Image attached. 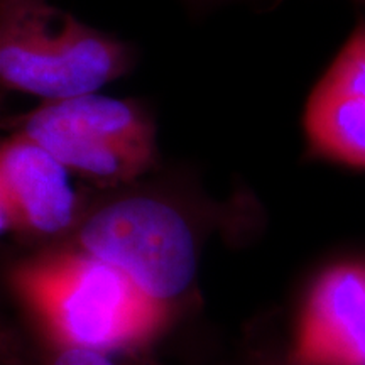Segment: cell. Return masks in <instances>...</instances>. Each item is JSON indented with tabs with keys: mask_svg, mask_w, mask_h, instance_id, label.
I'll use <instances>...</instances> for the list:
<instances>
[{
	"mask_svg": "<svg viewBox=\"0 0 365 365\" xmlns=\"http://www.w3.org/2000/svg\"><path fill=\"white\" fill-rule=\"evenodd\" d=\"M9 279L54 349L134 352L153 344L170 323L171 308L70 244L19 262Z\"/></svg>",
	"mask_w": 365,
	"mask_h": 365,
	"instance_id": "1",
	"label": "cell"
},
{
	"mask_svg": "<svg viewBox=\"0 0 365 365\" xmlns=\"http://www.w3.org/2000/svg\"><path fill=\"white\" fill-rule=\"evenodd\" d=\"M127 41L48 0H0V81L44 100L97 93L135 66Z\"/></svg>",
	"mask_w": 365,
	"mask_h": 365,
	"instance_id": "2",
	"label": "cell"
},
{
	"mask_svg": "<svg viewBox=\"0 0 365 365\" xmlns=\"http://www.w3.org/2000/svg\"><path fill=\"white\" fill-rule=\"evenodd\" d=\"M65 244L110 264L168 308L188 293L198 272L193 217L159 190L117 188L91 202Z\"/></svg>",
	"mask_w": 365,
	"mask_h": 365,
	"instance_id": "3",
	"label": "cell"
},
{
	"mask_svg": "<svg viewBox=\"0 0 365 365\" xmlns=\"http://www.w3.org/2000/svg\"><path fill=\"white\" fill-rule=\"evenodd\" d=\"M4 125L33 139L73 176L103 190L132 185L158 161L156 120L140 100L100 93L44 100Z\"/></svg>",
	"mask_w": 365,
	"mask_h": 365,
	"instance_id": "4",
	"label": "cell"
},
{
	"mask_svg": "<svg viewBox=\"0 0 365 365\" xmlns=\"http://www.w3.org/2000/svg\"><path fill=\"white\" fill-rule=\"evenodd\" d=\"M48 150L11 130L0 145V225L4 234L27 239H68L90 200Z\"/></svg>",
	"mask_w": 365,
	"mask_h": 365,
	"instance_id": "5",
	"label": "cell"
},
{
	"mask_svg": "<svg viewBox=\"0 0 365 365\" xmlns=\"http://www.w3.org/2000/svg\"><path fill=\"white\" fill-rule=\"evenodd\" d=\"M303 134L309 158L365 170V16L309 91Z\"/></svg>",
	"mask_w": 365,
	"mask_h": 365,
	"instance_id": "6",
	"label": "cell"
},
{
	"mask_svg": "<svg viewBox=\"0 0 365 365\" xmlns=\"http://www.w3.org/2000/svg\"><path fill=\"white\" fill-rule=\"evenodd\" d=\"M289 365H365V261L328 267L309 287Z\"/></svg>",
	"mask_w": 365,
	"mask_h": 365,
	"instance_id": "7",
	"label": "cell"
},
{
	"mask_svg": "<svg viewBox=\"0 0 365 365\" xmlns=\"http://www.w3.org/2000/svg\"><path fill=\"white\" fill-rule=\"evenodd\" d=\"M54 349V346H53ZM43 365H125L117 362L113 355L80 349H54Z\"/></svg>",
	"mask_w": 365,
	"mask_h": 365,
	"instance_id": "8",
	"label": "cell"
},
{
	"mask_svg": "<svg viewBox=\"0 0 365 365\" xmlns=\"http://www.w3.org/2000/svg\"><path fill=\"white\" fill-rule=\"evenodd\" d=\"M186 2L195 4V6H215V4L230 2V0H186Z\"/></svg>",
	"mask_w": 365,
	"mask_h": 365,
	"instance_id": "9",
	"label": "cell"
},
{
	"mask_svg": "<svg viewBox=\"0 0 365 365\" xmlns=\"http://www.w3.org/2000/svg\"><path fill=\"white\" fill-rule=\"evenodd\" d=\"M352 2H355V4H359V6L365 7V0H352Z\"/></svg>",
	"mask_w": 365,
	"mask_h": 365,
	"instance_id": "10",
	"label": "cell"
},
{
	"mask_svg": "<svg viewBox=\"0 0 365 365\" xmlns=\"http://www.w3.org/2000/svg\"><path fill=\"white\" fill-rule=\"evenodd\" d=\"M287 365H289V364H287Z\"/></svg>",
	"mask_w": 365,
	"mask_h": 365,
	"instance_id": "11",
	"label": "cell"
}]
</instances>
